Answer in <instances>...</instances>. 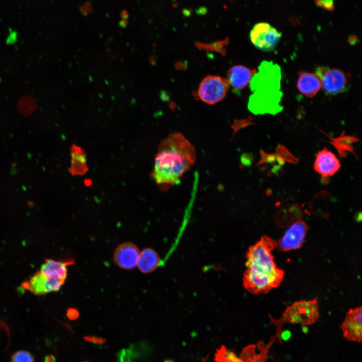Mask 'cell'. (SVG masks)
Here are the masks:
<instances>
[{
  "label": "cell",
  "instance_id": "22",
  "mask_svg": "<svg viewBox=\"0 0 362 362\" xmlns=\"http://www.w3.org/2000/svg\"><path fill=\"white\" fill-rule=\"evenodd\" d=\"M84 183L86 186L88 187L92 185V182L91 180H89V179H87L84 180Z\"/></svg>",
  "mask_w": 362,
  "mask_h": 362
},
{
  "label": "cell",
  "instance_id": "3",
  "mask_svg": "<svg viewBox=\"0 0 362 362\" xmlns=\"http://www.w3.org/2000/svg\"><path fill=\"white\" fill-rule=\"evenodd\" d=\"M282 72L281 67L273 61H263L250 82L252 94L248 108L255 115H275L283 110L281 102Z\"/></svg>",
  "mask_w": 362,
  "mask_h": 362
},
{
  "label": "cell",
  "instance_id": "16",
  "mask_svg": "<svg viewBox=\"0 0 362 362\" xmlns=\"http://www.w3.org/2000/svg\"><path fill=\"white\" fill-rule=\"evenodd\" d=\"M163 262L157 252L151 248L143 250L137 263L138 269L143 273H150L162 265Z\"/></svg>",
  "mask_w": 362,
  "mask_h": 362
},
{
  "label": "cell",
  "instance_id": "13",
  "mask_svg": "<svg viewBox=\"0 0 362 362\" xmlns=\"http://www.w3.org/2000/svg\"><path fill=\"white\" fill-rule=\"evenodd\" d=\"M256 71L255 69H251L243 65H235L228 71L227 79L230 85L235 90L239 92L250 82Z\"/></svg>",
  "mask_w": 362,
  "mask_h": 362
},
{
  "label": "cell",
  "instance_id": "23",
  "mask_svg": "<svg viewBox=\"0 0 362 362\" xmlns=\"http://www.w3.org/2000/svg\"><path fill=\"white\" fill-rule=\"evenodd\" d=\"M118 362H121V361H118Z\"/></svg>",
  "mask_w": 362,
  "mask_h": 362
},
{
  "label": "cell",
  "instance_id": "17",
  "mask_svg": "<svg viewBox=\"0 0 362 362\" xmlns=\"http://www.w3.org/2000/svg\"><path fill=\"white\" fill-rule=\"evenodd\" d=\"M329 138L330 139L329 143L335 148L341 157H346L350 152L354 154V147L352 143L357 141V138L342 135L337 138Z\"/></svg>",
  "mask_w": 362,
  "mask_h": 362
},
{
  "label": "cell",
  "instance_id": "21",
  "mask_svg": "<svg viewBox=\"0 0 362 362\" xmlns=\"http://www.w3.org/2000/svg\"><path fill=\"white\" fill-rule=\"evenodd\" d=\"M78 313H77L76 311L74 309H70L68 311V316L69 318H71L72 319L76 317V315H77Z\"/></svg>",
  "mask_w": 362,
  "mask_h": 362
},
{
  "label": "cell",
  "instance_id": "11",
  "mask_svg": "<svg viewBox=\"0 0 362 362\" xmlns=\"http://www.w3.org/2000/svg\"><path fill=\"white\" fill-rule=\"evenodd\" d=\"M140 252L137 246L131 242L119 245L114 251L115 262L124 269H131L137 265Z\"/></svg>",
  "mask_w": 362,
  "mask_h": 362
},
{
  "label": "cell",
  "instance_id": "15",
  "mask_svg": "<svg viewBox=\"0 0 362 362\" xmlns=\"http://www.w3.org/2000/svg\"><path fill=\"white\" fill-rule=\"evenodd\" d=\"M39 272L47 278L64 284L67 275L65 263L48 259L41 266Z\"/></svg>",
  "mask_w": 362,
  "mask_h": 362
},
{
  "label": "cell",
  "instance_id": "18",
  "mask_svg": "<svg viewBox=\"0 0 362 362\" xmlns=\"http://www.w3.org/2000/svg\"><path fill=\"white\" fill-rule=\"evenodd\" d=\"M215 359L217 362H242L234 352L225 348L218 351Z\"/></svg>",
  "mask_w": 362,
  "mask_h": 362
},
{
  "label": "cell",
  "instance_id": "6",
  "mask_svg": "<svg viewBox=\"0 0 362 362\" xmlns=\"http://www.w3.org/2000/svg\"><path fill=\"white\" fill-rule=\"evenodd\" d=\"M229 86L227 79L217 75H208L200 82L198 95L204 103L213 105L224 98Z\"/></svg>",
  "mask_w": 362,
  "mask_h": 362
},
{
  "label": "cell",
  "instance_id": "1",
  "mask_svg": "<svg viewBox=\"0 0 362 362\" xmlns=\"http://www.w3.org/2000/svg\"><path fill=\"white\" fill-rule=\"evenodd\" d=\"M276 245V240L263 235L248 248L242 284L250 294H267L282 283L285 272L277 266L272 254Z\"/></svg>",
  "mask_w": 362,
  "mask_h": 362
},
{
  "label": "cell",
  "instance_id": "7",
  "mask_svg": "<svg viewBox=\"0 0 362 362\" xmlns=\"http://www.w3.org/2000/svg\"><path fill=\"white\" fill-rule=\"evenodd\" d=\"M281 36V32L265 22L255 24L249 34L253 45L257 49L266 52L275 49Z\"/></svg>",
  "mask_w": 362,
  "mask_h": 362
},
{
  "label": "cell",
  "instance_id": "12",
  "mask_svg": "<svg viewBox=\"0 0 362 362\" xmlns=\"http://www.w3.org/2000/svg\"><path fill=\"white\" fill-rule=\"evenodd\" d=\"M63 284L49 279L39 270L29 280L22 284V287L36 295H43L58 291Z\"/></svg>",
  "mask_w": 362,
  "mask_h": 362
},
{
  "label": "cell",
  "instance_id": "20",
  "mask_svg": "<svg viewBox=\"0 0 362 362\" xmlns=\"http://www.w3.org/2000/svg\"><path fill=\"white\" fill-rule=\"evenodd\" d=\"M291 333L288 331H285L281 332L280 334V337L282 340L287 341L291 337Z\"/></svg>",
  "mask_w": 362,
  "mask_h": 362
},
{
  "label": "cell",
  "instance_id": "19",
  "mask_svg": "<svg viewBox=\"0 0 362 362\" xmlns=\"http://www.w3.org/2000/svg\"><path fill=\"white\" fill-rule=\"evenodd\" d=\"M11 362H35L33 356L26 350H19L12 356Z\"/></svg>",
  "mask_w": 362,
  "mask_h": 362
},
{
  "label": "cell",
  "instance_id": "8",
  "mask_svg": "<svg viewBox=\"0 0 362 362\" xmlns=\"http://www.w3.org/2000/svg\"><path fill=\"white\" fill-rule=\"evenodd\" d=\"M308 229L306 223L300 220L292 224L282 237L276 240V248L287 252L301 248L305 241Z\"/></svg>",
  "mask_w": 362,
  "mask_h": 362
},
{
  "label": "cell",
  "instance_id": "4",
  "mask_svg": "<svg viewBox=\"0 0 362 362\" xmlns=\"http://www.w3.org/2000/svg\"><path fill=\"white\" fill-rule=\"evenodd\" d=\"M317 298L310 300H301L288 306L279 319L270 318L271 322L276 326L286 323L312 324L319 318Z\"/></svg>",
  "mask_w": 362,
  "mask_h": 362
},
{
  "label": "cell",
  "instance_id": "2",
  "mask_svg": "<svg viewBox=\"0 0 362 362\" xmlns=\"http://www.w3.org/2000/svg\"><path fill=\"white\" fill-rule=\"evenodd\" d=\"M196 158L191 143L179 132L171 133L157 147L151 176L157 185L176 184L193 165Z\"/></svg>",
  "mask_w": 362,
  "mask_h": 362
},
{
  "label": "cell",
  "instance_id": "10",
  "mask_svg": "<svg viewBox=\"0 0 362 362\" xmlns=\"http://www.w3.org/2000/svg\"><path fill=\"white\" fill-rule=\"evenodd\" d=\"M341 166L339 159L327 148H324L318 152L314 162L315 170L325 178L335 174L340 169Z\"/></svg>",
  "mask_w": 362,
  "mask_h": 362
},
{
  "label": "cell",
  "instance_id": "9",
  "mask_svg": "<svg viewBox=\"0 0 362 362\" xmlns=\"http://www.w3.org/2000/svg\"><path fill=\"white\" fill-rule=\"evenodd\" d=\"M340 327L346 340L362 341V306L349 309Z\"/></svg>",
  "mask_w": 362,
  "mask_h": 362
},
{
  "label": "cell",
  "instance_id": "14",
  "mask_svg": "<svg viewBox=\"0 0 362 362\" xmlns=\"http://www.w3.org/2000/svg\"><path fill=\"white\" fill-rule=\"evenodd\" d=\"M299 91L308 98L314 97L322 87L321 80L316 73L301 71L297 81Z\"/></svg>",
  "mask_w": 362,
  "mask_h": 362
},
{
  "label": "cell",
  "instance_id": "5",
  "mask_svg": "<svg viewBox=\"0 0 362 362\" xmlns=\"http://www.w3.org/2000/svg\"><path fill=\"white\" fill-rule=\"evenodd\" d=\"M322 88L327 95H336L347 91L350 87L349 76L342 70L321 66L316 69Z\"/></svg>",
  "mask_w": 362,
  "mask_h": 362
}]
</instances>
